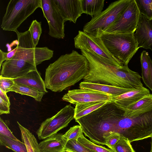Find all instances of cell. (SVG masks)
Listing matches in <instances>:
<instances>
[{
  "label": "cell",
  "mask_w": 152,
  "mask_h": 152,
  "mask_svg": "<svg viewBox=\"0 0 152 152\" xmlns=\"http://www.w3.org/2000/svg\"><path fill=\"white\" fill-rule=\"evenodd\" d=\"M89 70L86 57L72 50L70 53L61 56L46 69V88L55 92L62 91L83 79Z\"/></svg>",
  "instance_id": "1"
},
{
  "label": "cell",
  "mask_w": 152,
  "mask_h": 152,
  "mask_svg": "<svg viewBox=\"0 0 152 152\" xmlns=\"http://www.w3.org/2000/svg\"><path fill=\"white\" fill-rule=\"evenodd\" d=\"M89 65L84 82H89L127 88L137 89L143 87L141 77L130 69L128 65L118 66L107 63L95 55L80 50Z\"/></svg>",
  "instance_id": "2"
},
{
  "label": "cell",
  "mask_w": 152,
  "mask_h": 152,
  "mask_svg": "<svg viewBox=\"0 0 152 152\" xmlns=\"http://www.w3.org/2000/svg\"><path fill=\"white\" fill-rule=\"evenodd\" d=\"M124 111L113 102H108L75 121L81 126L83 133L91 141L106 145L105 137L112 133L118 134V121Z\"/></svg>",
  "instance_id": "3"
},
{
  "label": "cell",
  "mask_w": 152,
  "mask_h": 152,
  "mask_svg": "<svg viewBox=\"0 0 152 152\" xmlns=\"http://www.w3.org/2000/svg\"><path fill=\"white\" fill-rule=\"evenodd\" d=\"M100 37L109 52L121 62L128 65L139 48L134 34L102 32Z\"/></svg>",
  "instance_id": "4"
},
{
  "label": "cell",
  "mask_w": 152,
  "mask_h": 152,
  "mask_svg": "<svg viewBox=\"0 0 152 152\" xmlns=\"http://www.w3.org/2000/svg\"><path fill=\"white\" fill-rule=\"evenodd\" d=\"M42 0H10L3 16L1 28L16 32L22 23L38 8H42Z\"/></svg>",
  "instance_id": "5"
},
{
  "label": "cell",
  "mask_w": 152,
  "mask_h": 152,
  "mask_svg": "<svg viewBox=\"0 0 152 152\" xmlns=\"http://www.w3.org/2000/svg\"><path fill=\"white\" fill-rule=\"evenodd\" d=\"M131 0H119L112 2L104 11L92 17L84 26L83 31L96 37L104 31L120 16L129 4Z\"/></svg>",
  "instance_id": "6"
},
{
  "label": "cell",
  "mask_w": 152,
  "mask_h": 152,
  "mask_svg": "<svg viewBox=\"0 0 152 152\" xmlns=\"http://www.w3.org/2000/svg\"><path fill=\"white\" fill-rule=\"evenodd\" d=\"M74 42L75 48L94 54L107 63L118 66L124 65L109 52L99 37L91 35L79 31L74 38Z\"/></svg>",
  "instance_id": "7"
},
{
  "label": "cell",
  "mask_w": 152,
  "mask_h": 152,
  "mask_svg": "<svg viewBox=\"0 0 152 152\" xmlns=\"http://www.w3.org/2000/svg\"><path fill=\"white\" fill-rule=\"evenodd\" d=\"M74 110L71 104L66 105L55 115L43 122L36 132L39 139H45L67 126L74 119Z\"/></svg>",
  "instance_id": "8"
},
{
  "label": "cell",
  "mask_w": 152,
  "mask_h": 152,
  "mask_svg": "<svg viewBox=\"0 0 152 152\" xmlns=\"http://www.w3.org/2000/svg\"><path fill=\"white\" fill-rule=\"evenodd\" d=\"M140 13L135 0H131L119 18L104 32L134 34L137 29Z\"/></svg>",
  "instance_id": "9"
},
{
  "label": "cell",
  "mask_w": 152,
  "mask_h": 152,
  "mask_svg": "<svg viewBox=\"0 0 152 152\" xmlns=\"http://www.w3.org/2000/svg\"><path fill=\"white\" fill-rule=\"evenodd\" d=\"M42 10L49 27V35L58 39H63L65 36L64 18L54 0H42Z\"/></svg>",
  "instance_id": "10"
},
{
  "label": "cell",
  "mask_w": 152,
  "mask_h": 152,
  "mask_svg": "<svg viewBox=\"0 0 152 152\" xmlns=\"http://www.w3.org/2000/svg\"><path fill=\"white\" fill-rule=\"evenodd\" d=\"M112 96L94 91L83 89L69 90L62 98L63 100L75 105L95 102H112Z\"/></svg>",
  "instance_id": "11"
},
{
  "label": "cell",
  "mask_w": 152,
  "mask_h": 152,
  "mask_svg": "<svg viewBox=\"0 0 152 152\" xmlns=\"http://www.w3.org/2000/svg\"><path fill=\"white\" fill-rule=\"evenodd\" d=\"M16 48L15 53L11 59L22 60L35 66L53 56V51L46 47Z\"/></svg>",
  "instance_id": "12"
},
{
  "label": "cell",
  "mask_w": 152,
  "mask_h": 152,
  "mask_svg": "<svg viewBox=\"0 0 152 152\" xmlns=\"http://www.w3.org/2000/svg\"><path fill=\"white\" fill-rule=\"evenodd\" d=\"M0 75L14 79L22 77L30 72L37 70L35 66L26 61L10 59L2 64Z\"/></svg>",
  "instance_id": "13"
},
{
  "label": "cell",
  "mask_w": 152,
  "mask_h": 152,
  "mask_svg": "<svg viewBox=\"0 0 152 152\" xmlns=\"http://www.w3.org/2000/svg\"><path fill=\"white\" fill-rule=\"evenodd\" d=\"M134 36L139 48H142L152 51V23L145 16L140 14Z\"/></svg>",
  "instance_id": "14"
},
{
  "label": "cell",
  "mask_w": 152,
  "mask_h": 152,
  "mask_svg": "<svg viewBox=\"0 0 152 152\" xmlns=\"http://www.w3.org/2000/svg\"><path fill=\"white\" fill-rule=\"evenodd\" d=\"M65 21L75 23L83 13L81 0H54Z\"/></svg>",
  "instance_id": "15"
},
{
  "label": "cell",
  "mask_w": 152,
  "mask_h": 152,
  "mask_svg": "<svg viewBox=\"0 0 152 152\" xmlns=\"http://www.w3.org/2000/svg\"><path fill=\"white\" fill-rule=\"evenodd\" d=\"M150 94L149 90L143 87L112 96V101L121 108L124 109Z\"/></svg>",
  "instance_id": "16"
},
{
  "label": "cell",
  "mask_w": 152,
  "mask_h": 152,
  "mask_svg": "<svg viewBox=\"0 0 152 152\" xmlns=\"http://www.w3.org/2000/svg\"><path fill=\"white\" fill-rule=\"evenodd\" d=\"M68 141L64 134L57 133L40 142L38 147L40 152H65Z\"/></svg>",
  "instance_id": "17"
},
{
  "label": "cell",
  "mask_w": 152,
  "mask_h": 152,
  "mask_svg": "<svg viewBox=\"0 0 152 152\" xmlns=\"http://www.w3.org/2000/svg\"><path fill=\"white\" fill-rule=\"evenodd\" d=\"M79 88L103 93L111 95L113 96H118L135 89L83 81L80 83Z\"/></svg>",
  "instance_id": "18"
},
{
  "label": "cell",
  "mask_w": 152,
  "mask_h": 152,
  "mask_svg": "<svg viewBox=\"0 0 152 152\" xmlns=\"http://www.w3.org/2000/svg\"><path fill=\"white\" fill-rule=\"evenodd\" d=\"M15 82L28 86L45 93L48 92L45 84L37 70L31 71L25 75L14 79Z\"/></svg>",
  "instance_id": "19"
},
{
  "label": "cell",
  "mask_w": 152,
  "mask_h": 152,
  "mask_svg": "<svg viewBox=\"0 0 152 152\" xmlns=\"http://www.w3.org/2000/svg\"><path fill=\"white\" fill-rule=\"evenodd\" d=\"M122 109L124 110V115L128 116L138 115L149 112L152 110V95L150 94Z\"/></svg>",
  "instance_id": "20"
},
{
  "label": "cell",
  "mask_w": 152,
  "mask_h": 152,
  "mask_svg": "<svg viewBox=\"0 0 152 152\" xmlns=\"http://www.w3.org/2000/svg\"><path fill=\"white\" fill-rule=\"evenodd\" d=\"M142 76L145 85L152 91V61L148 52L143 51L140 55Z\"/></svg>",
  "instance_id": "21"
},
{
  "label": "cell",
  "mask_w": 152,
  "mask_h": 152,
  "mask_svg": "<svg viewBox=\"0 0 152 152\" xmlns=\"http://www.w3.org/2000/svg\"><path fill=\"white\" fill-rule=\"evenodd\" d=\"M107 102H92L75 105L74 110V119L76 120L102 107Z\"/></svg>",
  "instance_id": "22"
},
{
  "label": "cell",
  "mask_w": 152,
  "mask_h": 152,
  "mask_svg": "<svg viewBox=\"0 0 152 152\" xmlns=\"http://www.w3.org/2000/svg\"><path fill=\"white\" fill-rule=\"evenodd\" d=\"M83 13L95 16L102 11L104 6V0H81Z\"/></svg>",
  "instance_id": "23"
},
{
  "label": "cell",
  "mask_w": 152,
  "mask_h": 152,
  "mask_svg": "<svg viewBox=\"0 0 152 152\" xmlns=\"http://www.w3.org/2000/svg\"><path fill=\"white\" fill-rule=\"evenodd\" d=\"M17 123L20 131L22 142L25 144L28 152H40L39 144L34 135L18 121Z\"/></svg>",
  "instance_id": "24"
},
{
  "label": "cell",
  "mask_w": 152,
  "mask_h": 152,
  "mask_svg": "<svg viewBox=\"0 0 152 152\" xmlns=\"http://www.w3.org/2000/svg\"><path fill=\"white\" fill-rule=\"evenodd\" d=\"M10 91H13L21 95H25L33 97L36 101L40 102L45 93L30 86L15 82L10 88Z\"/></svg>",
  "instance_id": "25"
},
{
  "label": "cell",
  "mask_w": 152,
  "mask_h": 152,
  "mask_svg": "<svg viewBox=\"0 0 152 152\" xmlns=\"http://www.w3.org/2000/svg\"><path fill=\"white\" fill-rule=\"evenodd\" d=\"M0 143L1 145L15 152H28L25 144L20 140H16L0 134Z\"/></svg>",
  "instance_id": "26"
},
{
  "label": "cell",
  "mask_w": 152,
  "mask_h": 152,
  "mask_svg": "<svg viewBox=\"0 0 152 152\" xmlns=\"http://www.w3.org/2000/svg\"><path fill=\"white\" fill-rule=\"evenodd\" d=\"M140 14L152 20V0H135Z\"/></svg>",
  "instance_id": "27"
},
{
  "label": "cell",
  "mask_w": 152,
  "mask_h": 152,
  "mask_svg": "<svg viewBox=\"0 0 152 152\" xmlns=\"http://www.w3.org/2000/svg\"><path fill=\"white\" fill-rule=\"evenodd\" d=\"M83 132L77 140L86 148L96 152H114L110 149L96 144L86 138L83 135Z\"/></svg>",
  "instance_id": "28"
},
{
  "label": "cell",
  "mask_w": 152,
  "mask_h": 152,
  "mask_svg": "<svg viewBox=\"0 0 152 152\" xmlns=\"http://www.w3.org/2000/svg\"><path fill=\"white\" fill-rule=\"evenodd\" d=\"M65 152H96L84 146L77 140H69L65 145Z\"/></svg>",
  "instance_id": "29"
},
{
  "label": "cell",
  "mask_w": 152,
  "mask_h": 152,
  "mask_svg": "<svg viewBox=\"0 0 152 152\" xmlns=\"http://www.w3.org/2000/svg\"><path fill=\"white\" fill-rule=\"evenodd\" d=\"M28 30L34 47H36L42 33L41 22H39L36 20H33Z\"/></svg>",
  "instance_id": "30"
},
{
  "label": "cell",
  "mask_w": 152,
  "mask_h": 152,
  "mask_svg": "<svg viewBox=\"0 0 152 152\" xmlns=\"http://www.w3.org/2000/svg\"><path fill=\"white\" fill-rule=\"evenodd\" d=\"M114 152H135L130 142L127 139L120 136L114 146Z\"/></svg>",
  "instance_id": "31"
},
{
  "label": "cell",
  "mask_w": 152,
  "mask_h": 152,
  "mask_svg": "<svg viewBox=\"0 0 152 152\" xmlns=\"http://www.w3.org/2000/svg\"><path fill=\"white\" fill-rule=\"evenodd\" d=\"M82 132L81 126L77 125L70 127L64 135L68 140L72 139L77 140Z\"/></svg>",
  "instance_id": "32"
},
{
  "label": "cell",
  "mask_w": 152,
  "mask_h": 152,
  "mask_svg": "<svg viewBox=\"0 0 152 152\" xmlns=\"http://www.w3.org/2000/svg\"><path fill=\"white\" fill-rule=\"evenodd\" d=\"M15 83L14 79L0 76V89L6 93L10 91Z\"/></svg>",
  "instance_id": "33"
},
{
  "label": "cell",
  "mask_w": 152,
  "mask_h": 152,
  "mask_svg": "<svg viewBox=\"0 0 152 152\" xmlns=\"http://www.w3.org/2000/svg\"><path fill=\"white\" fill-rule=\"evenodd\" d=\"M120 136V135L117 133L110 134L104 138L106 145L114 152L115 145L119 139Z\"/></svg>",
  "instance_id": "34"
},
{
  "label": "cell",
  "mask_w": 152,
  "mask_h": 152,
  "mask_svg": "<svg viewBox=\"0 0 152 152\" xmlns=\"http://www.w3.org/2000/svg\"><path fill=\"white\" fill-rule=\"evenodd\" d=\"M0 134L16 140H19L13 134L12 132H11L1 117L0 118Z\"/></svg>",
  "instance_id": "35"
},
{
  "label": "cell",
  "mask_w": 152,
  "mask_h": 152,
  "mask_svg": "<svg viewBox=\"0 0 152 152\" xmlns=\"http://www.w3.org/2000/svg\"><path fill=\"white\" fill-rule=\"evenodd\" d=\"M16 50V48L8 52H4L0 50V68L4 61L11 59L14 56Z\"/></svg>",
  "instance_id": "36"
},
{
  "label": "cell",
  "mask_w": 152,
  "mask_h": 152,
  "mask_svg": "<svg viewBox=\"0 0 152 152\" xmlns=\"http://www.w3.org/2000/svg\"><path fill=\"white\" fill-rule=\"evenodd\" d=\"M10 106L0 97V114L10 113Z\"/></svg>",
  "instance_id": "37"
},
{
  "label": "cell",
  "mask_w": 152,
  "mask_h": 152,
  "mask_svg": "<svg viewBox=\"0 0 152 152\" xmlns=\"http://www.w3.org/2000/svg\"><path fill=\"white\" fill-rule=\"evenodd\" d=\"M0 97L4 101L7 102L10 106V105L9 97L7 96L6 93L4 92L1 89H0Z\"/></svg>",
  "instance_id": "38"
},
{
  "label": "cell",
  "mask_w": 152,
  "mask_h": 152,
  "mask_svg": "<svg viewBox=\"0 0 152 152\" xmlns=\"http://www.w3.org/2000/svg\"><path fill=\"white\" fill-rule=\"evenodd\" d=\"M151 150L150 152H152V136L151 137Z\"/></svg>",
  "instance_id": "39"
}]
</instances>
